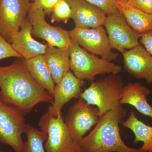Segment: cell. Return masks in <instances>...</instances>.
Returning <instances> with one entry per match:
<instances>
[{"instance_id": "cell-1", "label": "cell", "mask_w": 152, "mask_h": 152, "mask_svg": "<svg viewBox=\"0 0 152 152\" xmlns=\"http://www.w3.org/2000/svg\"><path fill=\"white\" fill-rule=\"evenodd\" d=\"M0 97L6 103L30 113L38 104L53 103V99L33 78L18 59L10 65L0 66Z\"/></svg>"}, {"instance_id": "cell-2", "label": "cell", "mask_w": 152, "mask_h": 152, "mask_svg": "<svg viewBox=\"0 0 152 152\" xmlns=\"http://www.w3.org/2000/svg\"><path fill=\"white\" fill-rule=\"evenodd\" d=\"M126 115L122 105L99 116L95 128L80 142L81 152H144L127 145L120 135L119 125Z\"/></svg>"}, {"instance_id": "cell-3", "label": "cell", "mask_w": 152, "mask_h": 152, "mask_svg": "<svg viewBox=\"0 0 152 152\" xmlns=\"http://www.w3.org/2000/svg\"><path fill=\"white\" fill-rule=\"evenodd\" d=\"M69 50L70 69L81 80L93 81L97 75H118L121 72V66L91 53L72 39Z\"/></svg>"}, {"instance_id": "cell-4", "label": "cell", "mask_w": 152, "mask_h": 152, "mask_svg": "<svg viewBox=\"0 0 152 152\" xmlns=\"http://www.w3.org/2000/svg\"><path fill=\"white\" fill-rule=\"evenodd\" d=\"M123 87L121 77L110 74L97 81H92L80 98L91 105L97 106L100 116L121 105L120 101Z\"/></svg>"}, {"instance_id": "cell-5", "label": "cell", "mask_w": 152, "mask_h": 152, "mask_svg": "<svg viewBox=\"0 0 152 152\" xmlns=\"http://www.w3.org/2000/svg\"><path fill=\"white\" fill-rule=\"evenodd\" d=\"M26 124L24 114L16 107L6 103L0 97V142L23 152L22 134Z\"/></svg>"}, {"instance_id": "cell-6", "label": "cell", "mask_w": 152, "mask_h": 152, "mask_svg": "<svg viewBox=\"0 0 152 152\" xmlns=\"http://www.w3.org/2000/svg\"><path fill=\"white\" fill-rule=\"evenodd\" d=\"M69 33L71 39L91 53L109 61L118 59V54L112 50L103 26L91 28L75 27Z\"/></svg>"}, {"instance_id": "cell-7", "label": "cell", "mask_w": 152, "mask_h": 152, "mask_svg": "<svg viewBox=\"0 0 152 152\" xmlns=\"http://www.w3.org/2000/svg\"><path fill=\"white\" fill-rule=\"evenodd\" d=\"M39 127L48 134L45 145L46 152H81L80 142L71 135L62 114L50 117Z\"/></svg>"}, {"instance_id": "cell-8", "label": "cell", "mask_w": 152, "mask_h": 152, "mask_svg": "<svg viewBox=\"0 0 152 152\" xmlns=\"http://www.w3.org/2000/svg\"><path fill=\"white\" fill-rule=\"evenodd\" d=\"M99 119L98 108L92 107L80 98L70 107L64 121L73 137L80 143L86 134L96 124Z\"/></svg>"}, {"instance_id": "cell-9", "label": "cell", "mask_w": 152, "mask_h": 152, "mask_svg": "<svg viewBox=\"0 0 152 152\" xmlns=\"http://www.w3.org/2000/svg\"><path fill=\"white\" fill-rule=\"evenodd\" d=\"M103 26L112 49L122 53L140 44V35L132 29L119 11L107 15Z\"/></svg>"}, {"instance_id": "cell-10", "label": "cell", "mask_w": 152, "mask_h": 152, "mask_svg": "<svg viewBox=\"0 0 152 152\" xmlns=\"http://www.w3.org/2000/svg\"><path fill=\"white\" fill-rule=\"evenodd\" d=\"M85 84L84 80L77 77L70 71L68 72L55 86L52 105L41 118L39 125L45 124L50 117L62 114L66 104L74 98H80Z\"/></svg>"}, {"instance_id": "cell-11", "label": "cell", "mask_w": 152, "mask_h": 152, "mask_svg": "<svg viewBox=\"0 0 152 152\" xmlns=\"http://www.w3.org/2000/svg\"><path fill=\"white\" fill-rule=\"evenodd\" d=\"M46 14L42 9L30 7L27 18L32 26V35L48 42V44L61 48H69L71 39L69 31L49 24Z\"/></svg>"}, {"instance_id": "cell-12", "label": "cell", "mask_w": 152, "mask_h": 152, "mask_svg": "<svg viewBox=\"0 0 152 152\" xmlns=\"http://www.w3.org/2000/svg\"><path fill=\"white\" fill-rule=\"evenodd\" d=\"M31 4L27 0H0V34L9 42L27 17Z\"/></svg>"}, {"instance_id": "cell-13", "label": "cell", "mask_w": 152, "mask_h": 152, "mask_svg": "<svg viewBox=\"0 0 152 152\" xmlns=\"http://www.w3.org/2000/svg\"><path fill=\"white\" fill-rule=\"evenodd\" d=\"M126 70L135 78L152 83V56L140 44L122 53Z\"/></svg>"}, {"instance_id": "cell-14", "label": "cell", "mask_w": 152, "mask_h": 152, "mask_svg": "<svg viewBox=\"0 0 152 152\" xmlns=\"http://www.w3.org/2000/svg\"><path fill=\"white\" fill-rule=\"evenodd\" d=\"M72 10L75 27L91 28L103 25L107 14L86 0H67Z\"/></svg>"}, {"instance_id": "cell-15", "label": "cell", "mask_w": 152, "mask_h": 152, "mask_svg": "<svg viewBox=\"0 0 152 152\" xmlns=\"http://www.w3.org/2000/svg\"><path fill=\"white\" fill-rule=\"evenodd\" d=\"M32 26L27 17L20 30L12 37L10 43L24 59L28 60L45 54L48 45H44L33 38Z\"/></svg>"}, {"instance_id": "cell-16", "label": "cell", "mask_w": 152, "mask_h": 152, "mask_svg": "<svg viewBox=\"0 0 152 152\" xmlns=\"http://www.w3.org/2000/svg\"><path fill=\"white\" fill-rule=\"evenodd\" d=\"M150 92L148 88L140 83H129L123 87L120 104L132 106L141 114L152 118V107L147 99Z\"/></svg>"}, {"instance_id": "cell-17", "label": "cell", "mask_w": 152, "mask_h": 152, "mask_svg": "<svg viewBox=\"0 0 152 152\" xmlns=\"http://www.w3.org/2000/svg\"><path fill=\"white\" fill-rule=\"evenodd\" d=\"M44 56L56 84L70 69L69 48H61L48 44Z\"/></svg>"}, {"instance_id": "cell-18", "label": "cell", "mask_w": 152, "mask_h": 152, "mask_svg": "<svg viewBox=\"0 0 152 152\" xmlns=\"http://www.w3.org/2000/svg\"><path fill=\"white\" fill-rule=\"evenodd\" d=\"M26 68L38 84L46 90L53 97L55 83L44 55L29 59H23Z\"/></svg>"}, {"instance_id": "cell-19", "label": "cell", "mask_w": 152, "mask_h": 152, "mask_svg": "<svg viewBox=\"0 0 152 152\" xmlns=\"http://www.w3.org/2000/svg\"><path fill=\"white\" fill-rule=\"evenodd\" d=\"M119 12L128 24L138 34L152 31V14L138 10L127 3L118 2Z\"/></svg>"}, {"instance_id": "cell-20", "label": "cell", "mask_w": 152, "mask_h": 152, "mask_svg": "<svg viewBox=\"0 0 152 152\" xmlns=\"http://www.w3.org/2000/svg\"><path fill=\"white\" fill-rule=\"evenodd\" d=\"M122 124L134 134V144L142 142L143 145L141 148L143 151L152 152V126L139 120L133 110L131 111L129 116Z\"/></svg>"}, {"instance_id": "cell-21", "label": "cell", "mask_w": 152, "mask_h": 152, "mask_svg": "<svg viewBox=\"0 0 152 152\" xmlns=\"http://www.w3.org/2000/svg\"><path fill=\"white\" fill-rule=\"evenodd\" d=\"M24 133L27 140L24 143L23 152H46L44 144L48 138L47 132L26 124Z\"/></svg>"}, {"instance_id": "cell-22", "label": "cell", "mask_w": 152, "mask_h": 152, "mask_svg": "<svg viewBox=\"0 0 152 152\" xmlns=\"http://www.w3.org/2000/svg\"><path fill=\"white\" fill-rule=\"evenodd\" d=\"M51 15L52 23L62 21L66 24L72 15V9L67 0H60L54 7Z\"/></svg>"}, {"instance_id": "cell-23", "label": "cell", "mask_w": 152, "mask_h": 152, "mask_svg": "<svg viewBox=\"0 0 152 152\" xmlns=\"http://www.w3.org/2000/svg\"><path fill=\"white\" fill-rule=\"evenodd\" d=\"M12 57L19 58H23L21 55L13 48L11 44L0 34V60Z\"/></svg>"}, {"instance_id": "cell-24", "label": "cell", "mask_w": 152, "mask_h": 152, "mask_svg": "<svg viewBox=\"0 0 152 152\" xmlns=\"http://www.w3.org/2000/svg\"><path fill=\"white\" fill-rule=\"evenodd\" d=\"M87 1L99 7L107 15L118 12L117 0H86Z\"/></svg>"}, {"instance_id": "cell-25", "label": "cell", "mask_w": 152, "mask_h": 152, "mask_svg": "<svg viewBox=\"0 0 152 152\" xmlns=\"http://www.w3.org/2000/svg\"><path fill=\"white\" fill-rule=\"evenodd\" d=\"M60 0H35L31 3L30 7L41 9L46 15H50L55 6Z\"/></svg>"}, {"instance_id": "cell-26", "label": "cell", "mask_w": 152, "mask_h": 152, "mask_svg": "<svg viewBox=\"0 0 152 152\" xmlns=\"http://www.w3.org/2000/svg\"><path fill=\"white\" fill-rule=\"evenodd\" d=\"M126 3L142 12L152 14V0H129Z\"/></svg>"}, {"instance_id": "cell-27", "label": "cell", "mask_w": 152, "mask_h": 152, "mask_svg": "<svg viewBox=\"0 0 152 152\" xmlns=\"http://www.w3.org/2000/svg\"><path fill=\"white\" fill-rule=\"evenodd\" d=\"M139 35L140 42L152 56V31Z\"/></svg>"}, {"instance_id": "cell-28", "label": "cell", "mask_w": 152, "mask_h": 152, "mask_svg": "<svg viewBox=\"0 0 152 152\" xmlns=\"http://www.w3.org/2000/svg\"><path fill=\"white\" fill-rule=\"evenodd\" d=\"M117 1L121 3H126L129 0H117Z\"/></svg>"}, {"instance_id": "cell-29", "label": "cell", "mask_w": 152, "mask_h": 152, "mask_svg": "<svg viewBox=\"0 0 152 152\" xmlns=\"http://www.w3.org/2000/svg\"><path fill=\"white\" fill-rule=\"evenodd\" d=\"M28 1L30 2H31V1H34L35 0H27Z\"/></svg>"}, {"instance_id": "cell-30", "label": "cell", "mask_w": 152, "mask_h": 152, "mask_svg": "<svg viewBox=\"0 0 152 152\" xmlns=\"http://www.w3.org/2000/svg\"><path fill=\"white\" fill-rule=\"evenodd\" d=\"M0 152H1V151H0Z\"/></svg>"}]
</instances>
